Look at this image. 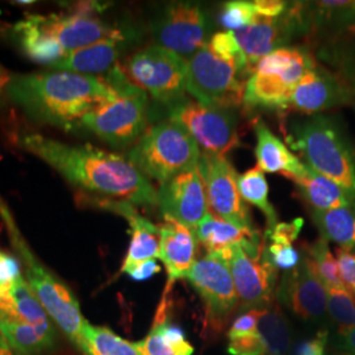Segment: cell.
Here are the masks:
<instances>
[{"instance_id":"obj_21","label":"cell","mask_w":355,"mask_h":355,"mask_svg":"<svg viewBox=\"0 0 355 355\" xmlns=\"http://www.w3.org/2000/svg\"><path fill=\"white\" fill-rule=\"evenodd\" d=\"M95 203L103 205L104 209L125 217L129 223L132 239L127 257L121 266V272L129 274L136 267L140 266L141 263L159 258V228L141 216L136 211L135 205L99 199L95 200Z\"/></svg>"},{"instance_id":"obj_13","label":"cell","mask_w":355,"mask_h":355,"mask_svg":"<svg viewBox=\"0 0 355 355\" xmlns=\"http://www.w3.org/2000/svg\"><path fill=\"white\" fill-rule=\"evenodd\" d=\"M198 168L205 183L208 205L212 214L237 227L255 229L249 208L239 192V175L227 157L202 153Z\"/></svg>"},{"instance_id":"obj_2","label":"cell","mask_w":355,"mask_h":355,"mask_svg":"<svg viewBox=\"0 0 355 355\" xmlns=\"http://www.w3.org/2000/svg\"><path fill=\"white\" fill-rule=\"evenodd\" d=\"M114 94L104 76L58 70L12 76L7 89L29 119L64 130L78 128L91 110Z\"/></svg>"},{"instance_id":"obj_47","label":"cell","mask_w":355,"mask_h":355,"mask_svg":"<svg viewBox=\"0 0 355 355\" xmlns=\"http://www.w3.org/2000/svg\"><path fill=\"white\" fill-rule=\"evenodd\" d=\"M0 355H17L0 333Z\"/></svg>"},{"instance_id":"obj_42","label":"cell","mask_w":355,"mask_h":355,"mask_svg":"<svg viewBox=\"0 0 355 355\" xmlns=\"http://www.w3.org/2000/svg\"><path fill=\"white\" fill-rule=\"evenodd\" d=\"M257 17L277 19L283 16L288 10V4L282 0H254Z\"/></svg>"},{"instance_id":"obj_20","label":"cell","mask_w":355,"mask_h":355,"mask_svg":"<svg viewBox=\"0 0 355 355\" xmlns=\"http://www.w3.org/2000/svg\"><path fill=\"white\" fill-rule=\"evenodd\" d=\"M295 12L296 11L293 8L291 12L287 15L284 13L277 19L257 17L253 24L233 32L252 69V73L255 64L267 54L282 48V45L291 38L296 26H300V19L296 20Z\"/></svg>"},{"instance_id":"obj_30","label":"cell","mask_w":355,"mask_h":355,"mask_svg":"<svg viewBox=\"0 0 355 355\" xmlns=\"http://www.w3.org/2000/svg\"><path fill=\"white\" fill-rule=\"evenodd\" d=\"M79 350L85 355H141L136 343L117 336L104 327L85 322Z\"/></svg>"},{"instance_id":"obj_18","label":"cell","mask_w":355,"mask_h":355,"mask_svg":"<svg viewBox=\"0 0 355 355\" xmlns=\"http://www.w3.org/2000/svg\"><path fill=\"white\" fill-rule=\"evenodd\" d=\"M350 101V89L343 80L315 64L293 91L290 108L312 116L347 104Z\"/></svg>"},{"instance_id":"obj_10","label":"cell","mask_w":355,"mask_h":355,"mask_svg":"<svg viewBox=\"0 0 355 355\" xmlns=\"http://www.w3.org/2000/svg\"><path fill=\"white\" fill-rule=\"evenodd\" d=\"M245 85L237 67L218 57L208 45L189 61L187 92L204 105L227 110L241 105Z\"/></svg>"},{"instance_id":"obj_15","label":"cell","mask_w":355,"mask_h":355,"mask_svg":"<svg viewBox=\"0 0 355 355\" xmlns=\"http://www.w3.org/2000/svg\"><path fill=\"white\" fill-rule=\"evenodd\" d=\"M158 207L166 221H174L195 232L209 212L205 183L199 168L161 184Z\"/></svg>"},{"instance_id":"obj_40","label":"cell","mask_w":355,"mask_h":355,"mask_svg":"<svg viewBox=\"0 0 355 355\" xmlns=\"http://www.w3.org/2000/svg\"><path fill=\"white\" fill-rule=\"evenodd\" d=\"M337 263L340 277L346 288L355 293V253L343 249H337Z\"/></svg>"},{"instance_id":"obj_5","label":"cell","mask_w":355,"mask_h":355,"mask_svg":"<svg viewBox=\"0 0 355 355\" xmlns=\"http://www.w3.org/2000/svg\"><path fill=\"white\" fill-rule=\"evenodd\" d=\"M288 141L306 165L355 198V150L337 119L318 114L293 120Z\"/></svg>"},{"instance_id":"obj_25","label":"cell","mask_w":355,"mask_h":355,"mask_svg":"<svg viewBox=\"0 0 355 355\" xmlns=\"http://www.w3.org/2000/svg\"><path fill=\"white\" fill-rule=\"evenodd\" d=\"M297 195L312 211H329L334 208H352L355 211V198L329 178L324 177L306 165L302 177L292 179Z\"/></svg>"},{"instance_id":"obj_33","label":"cell","mask_w":355,"mask_h":355,"mask_svg":"<svg viewBox=\"0 0 355 355\" xmlns=\"http://www.w3.org/2000/svg\"><path fill=\"white\" fill-rule=\"evenodd\" d=\"M303 249L305 253L308 254L320 279L322 280L327 288L345 287L340 277L337 258L330 252L328 241L320 237L318 241L313 242L312 245H304Z\"/></svg>"},{"instance_id":"obj_24","label":"cell","mask_w":355,"mask_h":355,"mask_svg":"<svg viewBox=\"0 0 355 355\" xmlns=\"http://www.w3.org/2000/svg\"><path fill=\"white\" fill-rule=\"evenodd\" d=\"M121 38H110L86 48L70 51L49 66L51 70L99 76L110 73L117 64L121 51Z\"/></svg>"},{"instance_id":"obj_38","label":"cell","mask_w":355,"mask_h":355,"mask_svg":"<svg viewBox=\"0 0 355 355\" xmlns=\"http://www.w3.org/2000/svg\"><path fill=\"white\" fill-rule=\"evenodd\" d=\"M268 261L277 270L290 271L297 266L302 259V252L296 250L292 245H282L270 242L268 246H265Z\"/></svg>"},{"instance_id":"obj_14","label":"cell","mask_w":355,"mask_h":355,"mask_svg":"<svg viewBox=\"0 0 355 355\" xmlns=\"http://www.w3.org/2000/svg\"><path fill=\"white\" fill-rule=\"evenodd\" d=\"M186 279L199 293L211 324H220L240 304L228 261L207 254L195 261Z\"/></svg>"},{"instance_id":"obj_45","label":"cell","mask_w":355,"mask_h":355,"mask_svg":"<svg viewBox=\"0 0 355 355\" xmlns=\"http://www.w3.org/2000/svg\"><path fill=\"white\" fill-rule=\"evenodd\" d=\"M11 79L12 76L8 73V70L3 64H0V99L3 98L4 94H7Z\"/></svg>"},{"instance_id":"obj_35","label":"cell","mask_w":355,"mask_h":355,"mask_svg":"<svg viewBox=\"0 0 355 355\" xmlns=\"http://www.w3.org/2000/svg\"><path fill=\"white\" fill-rule=\"evenodd\" d=\"M207 45L218 57L234 64L242 76H246V74L252 76V69L248 64L246 57H245L243 51H241L233 32L227 31V32L215 33L214 36H211Z\"/></svg>"},{"instance_id":"obj_7","label":"cell","mask_w":355,"mask_h":355,"mask_svg":"<svg viewBox=\"0 0 355 355\" xmlns=\"http://www.w3.org/2000/svg\"><path fill=\"white\" fill-rule=\"evenodd\" d=\"M200 148L187 129L173 120L149 128L128 153V161L148 178L164 184L198 168Z\"/></svg>"},{"instance_id":"obj_12","label":"cell","mask_w":355,"mask_h":355,"mask_svg":"<svg viewBox=\"0 0 355 355\" xmlns=\"http://www.w3.org/2000/svg\"><path fill=\"white\" fill-rule=\"evenodd\" d=\"M152 33L157 45L186 60L208 44L209 23L202 6L177 1L153 20Z\"/></svg>"},{"instance_id":"obj_9","label":"cell","mask_w":355,"mask_h":355,"mask_svg":"<svg viewBox=\"0 0 355 355\" xmlns=\"http://www.w3.org/2000/svg\"><path fill=\"white\" fill-rule=\"evenodd\" d=\"M121 69L135 86L170 107L187 92L189 61L159 45L135 53Z\"/></svg>"},{"instance_id":"obj_29","label":"cell","mask_w":355,"mask_h":355,"mask_svg":"<svg viewBox=\"0 0 355 355\" xmlns=\"http://www.w3.org/2000/svg\"><path fill=\"white\" fill-rule=\"evenodd\" d=\"M311 215L321 239L337 243L343 250L354 252V209L334 208L329 211H311Z\"/></svg>"},{"instance_id":"obj_17","label":"cell","mask_w":355,"mask_h":355,"mask_svg":"<svg viewBox=\"0 0 355 355\" xmlns=\"http://www.w3.org/2000/svg\"><path fill=\"white\" fill-rule=\"evenodd\" d=\"M277 296L282 304L305 320L321 318L327 312V286L320 279L304 249L300 263L283 275Z\"/></svg>"},{"instance_id":"obj_19","label":"cell","mask_w":355,"mask_h":355,"mask_svg":"<svg viewBox=\"0 0 355 355\" xmlns=\"http://www.w3.org/2000/svg\"><path fill=\"white\" fill-rule=\"evenodd\" d=\"M195 236L207 254L218 255L227 261L232 250L239 246H242L252 257H261L265 249V241L257 229L237 227L211 211L198 225Z\"/></svg>"},{"instance_id":"obj_46","label":"cell","mask_w":355,"mask_h":355,"mask_svg":"<svg viewBox=\"0 0 355 355\" xmlns=\"http://www.w3.org/2000/svg\"><path fill=\"white\" fill-rule=\"evenodd\" d=\"M343 347L352 355H355V329L343 333Z\"/></svg>"},{"instance_id":"obj_34","label":"cell","mask_w":355,"mask_h":355,"mask_svg":"<svg viewBox=\"0 0 355 355\" xmlns=\"http://www.w3.org/2000/svg\"><path fill=\"white\" fill-rule=\"evenodd\" d=\"M328 312L338 325L341 334L355 329V293L346 287L327 288Z\"/></svg>"},{"instance_id":"obj_3","label":"cell","mask_w":355,"mask_h":355,"mask_svg":"<svg viewBox=\"0 0 355 355\" xmlns=\"http://www.w3.org/2000/svg\"><path fill=\"white\" fill-rule=\"evenodd\" d=\"M15 36L26 57L51 66L70 51L125 35L105 23L98 4L79 6L69 12L29 15L15 26Z\"/></svg>"},{"instance_id":"obj_39","label":"cell","mask_w":355,"mask_h":355,"mask_svg":"<svg viewBox=\"0 0 355 355\" xmlns=\"http://www.w3.org/2000/svg\"><path fill=\"white\" fill-rule=\"evenodd\" d=\"M303 218H295L291 223H278L275 227L267 228L265 241L292 245V242L296 241L300 230L303 228Z\"/></svg>"},{"instance_id":"obj_23","label":"cell","mask_w":355,"mask_h":355,"mask_svg":"<svg viewBox=\"0 0 355 355\" xmlns=\"http://www.w3.org/2000/svg\"><path fill=\"white\" fill-rule=\"evenodd\" d=\"M255 136L257 167L261 171L280 174L291 180L304 174L306 165L292 154L286 144L277 137L263 121H257Z\"/></svg>"},{"instance_id":"obj_44","label":"cell","mask_w":355,"mask_h":355,"mask_svg":"<svg viewBox=\"0 0 355 355\" xmlns=\"http://www.w3.org/2000/svg\"><path fill=\"white\" fill-rule=\"evenodd\" d=\"M161 271V266L157 263V261H148L136 267L133 271H130L128 275L133 280H146L154 277Z\"/></svg>"},{"instance_id":"obj_28","label":"cell","mask_w":355,"mask_h":355,"mask_svg":"<svg viewBox=\"0 0 355 355\" xmlns=\"http://www.w3.org/2000/svg\"><path fill=\"white\" fill-rule=\"evenodd\" d=\"M0 333L17 355H41L51 352L57 336L0 313Z\"/></svg>"},{"instance_id":"obj_16","label":"cell","mask_w":355,"mask_h":355,"mask_svg":"<svg viewBox=\"0 0 355 355\" xmlns=\"http://www.w3.org/2000/svg\"><path fill=\"white\" fill-rule=\"evenodd\" d=\"M228 263L241 308H268L275 288L277 268L268 261L265 249L261 257H252L242 246L234 248Z\"/></svg>"},{"instance_id":"obj_43","label":"cell","mask_w":355,"mask_h":355,"mask_svg":"<svg viewBox=\"0 0 355 355\" xmlns=\"http://www.w3.org/2000/svg\"><path fill=\"white\" fill-rule=\"evenodd\" d=\"M327 343L328 333L325 330H321L318 331L316 337L300 343L295 350V355H324Z\"/></svg>"},{"instance_id":"obj_8","label":"cell","mask_w":355,"mask_h":355,"mask_svg":"<svg viewBox=\"0 0 355 355\" xmlns=\"http://www.w3.org/2000/svg\"><path fill=\"white\" fill-rule=\"evenodd\" d=\"M316 64L308 51L279 48L255 64L245 85L243 102L252 108L284 111L308 70Z\"/></svg>"},{"instance_id":"obj_6","label":"cell","mask_w":355,"mask_h":355,"mask_svg":"<svg viewBox=\"0 0 355 355\" xmlns=\"http://www.w3.org/2000/svg\"><path fill=\"white\" fill-rule=\"evenodd\" d=\"M104 79L112 86L114 95L91 110L78 127L114 148L124 149L135 145L146 132L149 98L128 79L120 64Z\"/></svg>"},{"instance_id":"obj_32","label":"cell","mask_w":355,"mask_h":355,"mask_svg":"<svg viewBox=\"0 0 355 355\" xmlns=\"http://www.w3.org/2000/svg\"><path fill=\"white\" fill-rule=\"evenodd\" d=\"M258 330L265 345V355H286L291 343V331L278 306L265 308Z\"/></svg>"},{"instance_id":"obj_26","label":"cell","mask_w":355,"mask_h":355,"mask_svg":"<svg viewBox=\"0 0 355 355\" xmlns=\"http://www.w3.org/2000/svg\"><path fill=\"white\" fill-rule=\"evenodd\" d=\"M0 313L36 327L45 333L55 334L53 320L26 284L24 277L16 283L10 295L0 297Z\"/></svg>"},{"instance_id":"obj_27","label":"cell","mask_w":355,"mask_h":355,"mask_svg":"<svg viewBox=\"0 0 355 355\" xmlns=\"http://www.w3.org/2000/svg\"><path fill=\"white\" fill-rule=\"evenodd\" d=\"M166 300L158 311L150 333L136 343L141 355H192L193 347L186 340L180 328L170 324L165 318Z\"/></svg>"},{"instance_id":"obj_41","label":"cell","mask_w":355,"mask_h":355,"mask_svg":"<svg viewBox=\"0 0 355 355\" xmlns=\"http://www.w3.org/2000/svg\"><path fill=\"white\" fill-rule=\"evenodd\" d=\"M263 309H250L249 312L241 315L233 322L232 328L229 330L228 337L243 336V334H250V333L257 331L258 325H259V318L263 313Z\"/></svg>"},{"instance_id":"obj_36","label":"cell","mask_w":355,"mask_h":355,"mask_svg":"<svg viewBox=\"0 0 355 355\" xmlns=\"http://www.w3.org/2000/svg\"><path fill=\"white\" fill-rule=\"evenodd\" d=\"M257 20L254 1L232 0L227 1L220 13V24L230 32H237L242 28L253 24Z\"/></svg>"},{"instance_id":"obj_31","label":"cell","mask_w":355,"mask_h":355,"mask_svg":"<svg viewBox=\"0 0 355 355\" xmlns=\"http://www.w3.org/2000/svg\"><path fill=\"white\" fill-rule=\"evenodd\" d=\"M237 187L245 203L253 204L266 216L268 228L278 224V216L268 200V184L263 171L258 167L250 168L237 177Z\"/></svg>"},{"instance_id":"obj_4","label":"cell","mask_w":355,"mask_h":355,"mask_svg":"<svg viewBox=\"0 0 355 355\" xmlns=\"http://www.w3.org/2000/svg\"><path fill=\"white\" fill-rule=\"evenodd\" d=\"M0 220L8 233V239L11 241L13 250L21 262L26 284L36 295L53 322L79 349L82 330L87 320L82 316L76 295L62 280L58 279L49 268L42 265L36 254L29 248L24 236L17 227L10 205L3 199L1 195Z\"/></svg>"},{"instance_id":"obj_22","label":"cell","mask_w":355,"mask_h":355,"mask_svg":"<svg viewBox=\"0 0 355 355\" xmlns=\"http://www.w3.org/2000/svg\"><path fill=\"white\" fill-rule=\"evenodd\" d=\"M159 259L167 271V287L174 282L186 279L195 263L198 240L195 232L174 221L159 225Z\"/></svg>"},{"instance_id":"obj_1","label":"cell","mask_w":355,"mask_h":355,"mask_svg":"<svg viewBox=\"0 0 355 355\" xmlns=\"http://www.w3.org/2000/svg\"><path fill=\"white\" fill-rule=\"evenodd\" d=\"M23 150L51 166L71 186L99 200L158 207V190L128 158L91 145H71L37 133L19 137Z\"/></svg>"},{"instance_id":"obj_11","label":"cell","mask_w":355,"mask_h":355,"mask_svg":"<svg viewBox=\"0 0 355 355\" xmlns=\"http://www.w3.org/2000/svg\"><path fill=\"white\" fill-rule=\"evenodd\" d=\"M170 120L186 128L207 154L225 157L240 146L237 117L227 108L182 101L170 107Z\"/></svg>"},{"instance_id":"obj_37","label":"cell","mask_w":355,"mask_h":355,"mask_svg":"<svg viewBox=\"0 0 355 355\" xmlns=\"http://www.w3.org/2000/svg\"><path fill=\"white\" fill-rule=\"evenodd\" d=\"M23 266L19 258L0 250V297H6L21 279Z\"/></svg>"}]
</instances>
